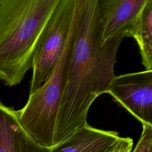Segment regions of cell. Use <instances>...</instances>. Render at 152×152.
<instances>
[{
  "mask_svg": "<svg viewBox=\"0 0 152 152\" xmlns=\"http://www.w3.org/2000/svg\"><path fill=\"white\" fill-rule=\"evenodd\" d=\"M80 1L76 36L58 116L54 145L87 124L91 104L99 96L106 93L115 76L116 54L125 37L119 34L101 45L99 0Z\"/></svg>",
  "mask_w": 152,
  "mask_h": 152,
  "instance_id": "cell-1",
  "label": "cell"
},
{
  "mask_svg": "<svg viewBox=\"0 0 152 152\" xmlns=\"http://www.w3.org/2000/svg\"><path fill=\"white\" fill-rule=\"evenodd\" d=\"M61 0H2L0 4V80L19 84L31 68L36 46Z\"/></svg>",
  "mask_w": 152,
  "mask_h": 152,
  "instance_id": "cell-2",
  "label": "cell"
},
{
  "mask_svg": "<svg viewBox=\"0 0 152 152\" xmlns=\"http://www.w3.org/2000/svg\"><path fill=\"white\" fill-rule=\"evenodd\" d=\"M68 75V65L59 61L43 83L29 93L24 106L17 110L24 130L40 144L54 145V136L62 97Z\"/></svg>",
  "mask_w": 152,
  "mask_h": 152,
  "instance_id": "cell-3",
  "label": "cell"
},
{
  "mask_svg": "<svg viewBox=\"0 0 152 152\" xmlns=\"http://www.w3.org/2000/svg\"><path fill=\"white\" fill-rule=\"evenodd\" d=\"M80 0H61L40 37L31 62L30 93L46 80L60 58L68 40Z\"/></svg>",
  "mask_w": 152,
  "mask_h": 152,
  "instance_id": "cell-4",
  "label": "cell"
},
{
  "mask_svg": "<svg viewBox=\"0 0 152 152\" xmlns=\"http://www.w3.org/2000/svg\"><path fill=\"white\" fill-rule=\"evenodd\" d=\"M106 93L142 125L152 126V70L115 75Z\"/></svg>",
  "mask_w": 152,
  "mask_h": 152,
  "instance_id": "cell-5",
  "label": "cell"
},
{
  "mask_svg": "<svg viewBox=\"0 0 152 152\" xmlns=\"http://www.w3.org/2000/svg\"><path fill=\"white\" fill-rule=\"evenodd\" d=\"M150 0H99L97 14L102 45L119 34L128 37L141 11Z\"/></svg>",
  "mask_w": 152,
  "mask_h": 152,
  "instance_id": "cell-6",
  "label": "cell"
},
{
  "mask_svg": "<svg viewBox=\"0 0 152 152\" xmlns=\"http://www.w3.org/2000/svg\"><path fill=\"white\" fill-rule=\"evenodd\" d=\"M21 125L17 110L0 101V152H50Z\"/></svg>",
  "mask_w": 152,
  "mask_h": 152,
  "instance_id": "cell-7",
  "label": "cell"
},
{
  "mask_svg": "<svg viewBox=\"0 0 152 152\" xmlns=\"http://www.w3.org/2000/svg\"><path fill=\"white\" fill-rule=\"evenodd\" d=\"M120 137L116 131L99 129L87 124L50 148V152H103Z\"/></svg>",
  "mask_w": 152,
  "mask_h": 152,
  "instance_id": "cell-8",
  "label": "cell"
},
{
  "mask_svg": "<svg viewBox=\"0 0 152 152\" xmlns=\"http://www.w3.org/2000/svg\"><path fill=\"white\" fill-rule=\"evenodd\" d=\"M128 37L134 38L138 48L141 64L145 70H152V0L143 8Z\"/></svg>",
  "mask_w": 152,
  "mask_h": 152,
  "instance_id": "cell-9",
  "label": "cell"
},
{
  "mask_svg": "<svg viewBox=\"0 0 152 152\" xmlns=\"http://www.w3.org/2000/svg\"><path fill=\"white\" fill-rule=\"evenodd\" d=\"M131 152H152V126L142 125L140 140Z\"/></svg>",
  "mask_w": 152,
  "mask_h": 152,
  "instance_id": "cell-10",
  "label": "cell"
},
{
  "mask_svg": "<svg viewBox=\"0 0 152 152\" xmlns=\"http://www.w3.org/2000/svg\"><path fill=\"white\" fill-rule=\"evenodd\" d=\"M133 140L129 137H120L117 142L103 152H131Z\"/></svg>",
  "mask_w": 152,
  "mask_h": 152,
  "instance_id": "cell-11",
  "label": "cell"
},
{
  "mask_svg": "<svg viewBox=\"0 0 152 152\" xmlns=\"http://www.w3.org/2000/svg\"><path fill=\"white\" fill-rule=\"evenodd\" d=\"M1 1H2V0H0V4H1Z\"/></svg>",
  "mask_w": 152,
  "mask_h": 152,
  "instance_id": "cell-12",
  "label": "cell"
}]
</instances>
